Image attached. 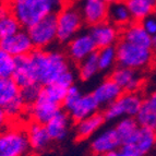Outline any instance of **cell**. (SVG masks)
I'll return each mask as SVG.
<instances>
[{"label": "cell", "mask_w": 156, "mask_h": 156, "mask_svg": "<svg viewBox=\"0 0 156 156\" xmlns=\"http://www.w3.org/2000/svg\"><path fill=\"white\" fill-rule=\"evenodd\" d=\"M37 83L42 86L58 82L68 71L72 70L67 54L58 49H34L30 54Z\"/></svg>", "instance_id": "6da1fadb"}, {"label": "cell", "mask_w": 156, "mask_h": 156, "mask_svg": "<svg viewBox=\"0 0 156 156\" xmlns=\"http://www.w3.org/2000/svg\"><path fill=\"white\" fill-rule=\"evenodd\" d=\"M66 2V0H11L9 7L22 29L27 30L46 16L57 14Z\"/></svg>", "instance_id": "7a4b0ae2"}, {"label": "cell", "mask_w": 156, "mask_h": 156, "mask_svg": "<svg viewBox=\"0 0 156 156\" xmlns=\"http://www.w3.org/2000/svg\"><path fill=\"white\" fill-rule=\"evenodd\" d=\"M117 65L136 71H143L153 63L154 56L152 48L138 46L120 39L116 45Z\"/></svg>", "instance_id": "3957f363"}, {"label": "cell", "mask_w": 156, "mask_h": 156, "mask_svg": "<svg viewBox=\"0 0 156 156\" xmlns=\"http://www.w3.org/2000/svg\"><path fill=\"white\" fill-rule=\"evenodd\" d=\"M30 150L25 123L12 121L0 131V156H25Z\"/></svg>", "instance_id": "277c9868"}, {"label": "cell", "mask_w": 156, "mask_h": 156, "mask_svg": "<svg viewBox=\"0 0 156 156\" xmlns=\"http://www.w3.org/2000/svg\"><path fill=\"white\" fill-rule=\"evenodd\" d=\"M57 18V42L68 44L74 36L81 33L84 24L83 19L76 2L67 1L59 12Z\"/></svg>", "instance_id": "5b68a950"}, {"label": "cell", "mask_w": 156, "mask_h": 156, "mask_svg": "<svg viewBox=\"0 0 156 156\" xmlns=\"http://www.w3.org/2000/svg\"><path fill=\"white\" fill-rule=\"evenodd\" d=\"M144 99L139 93H125L123 92L114 103L107 106L104 110L105 119L108 121H118L121 118H134L140 112Z\"/></svg>", "instance_id": "8992f818"}, {"label": "cell", "mask_w": 156, "mask_h": 156, "mask_svg": "<svg viewBox=\"0 0 156 156\" xmlns=\"http://www.w3.org/2000/svg\"><path fill=\"white\" fill-rule=\"evenodd\" d=\"M35 49H48L57 42V18L48 16L27 29Z\"/></svg>", "instance_id": "52a82bcc"}, {"label": "cell", "mask_w": 156, "mask_h": 156, "mask_svg": "<svg viewBox=\"0 0 156 156\" xmlns=\"http://www.w3.org/2000/svg\"><path fill=\"white\" fill-rule=\"evenodd\" d=\"M156 145V131L139 128L130 139L122 143L121 150L130 156H145Z\"/></svg>", "instance_id": "ba28073f"}, {"label": "cell", "mask_w": 156, "mask_h": 156, "mask_svg": "<svg viewBox=\"0 0 156 156\" xmlns=\"http://www.w3.org/2000/svg\"><path fill=\"white\" fill-rule=\"evenodd\" d=\"M96 51L97 47L89 32H81L67 44L66 54L72 62L80 63Z\"/></svg>", "instance_id": "9c48e42d"}, {"label": "cell", "mask_w": 156, "mask_h": 156, "mask_svg": "<svg viewBox=\"0 0 156 156\" xmlns=\"http://www.w3.org/2000/svg\"><path fill=\"white\" fill-rule=\"evenodd\" d=\"M76 3L85 25L91 27L108 20L109 5L104 0H78Z\"/></svg>", "instance_id": "30bf717a"}, {"label": "cell", "mask_w": 156, "mask_h": 156, "mask_svg": "<svg viewBox=\"0 0 156 156\" xmlns=\"http://www.w3.org/2000/svg\"><path fill=\"white\" fill-rule=\"evenodd\" d=\"M62 109V105L47 98L41 92L38 98L26 108V115L31 121L46 125L56 114Z\"/></svg>", "instance_id": "8fae6325"}, {"label": "cell", "mask_w": 156, "mask_h": 156, "mask_svg": "<svg viewBox=\"0 0 156 156\" xmlns=\"http://www.w3.org/2000/svg\"><path fill=\"white\" fill-rule=\"evenodd\" d=\"M89 33L95 42L97 50L106 47L116 46L121 39V30L115 24L110 23L108 20L91 26Z\"/></svg>", "instance_id": "7c38bea8"}, {"label": "cell", "mask_w": 156, "mask_h": 156, "mask_svg": "<svg viewBox=\"0 0 156 156\" xmlns=\"http://www.w3.org/2000/svg\"><path fill=\"white\" fill-rule=\"evenodd\" d=\"M121 146L122 141L115 128H107L101 132H97L91 141V150L93 154L109 155L112 152L121 148Z\"/></svg>", "instance_id": "4fadbf2b"}, {"label": "cell", "mask_w": 156, "mask_h": 156, "mask_svg": "<svg viewBox=\"0 0 156 156\" xmlns=\"http://www.w3.org/2000/svg\"><path fill=\"white\" fill-rule=\"evenodd\" d=\"M109 78L114 80L125 93H139L144 82V79L141 76L140 71L120 66L115 68L110 72Z\"/></svg>", "instance_id": "5bb4252c"}, {"label": "cell", "mask_w": 156, "mask_h": 156, "mask_svg": "<svg viewBox=\"0 0 156 156\" xmlns=\"http://www.w3.org/2000/svg\"><path fill=\"white\" fill-rule=\"evenodd\" d=\"M0 46L14 58L27 56L35 49L33 42L29 35V32L25 29L19 30L16 33L5 38V41L0 43Z\"/></svg>", "instance_id": "9a60e30c"}, {"label": "cell", "mask_w": 156, "mask_h": 156, "mask_svg": "<svg viewBox=\"0 0 156 156\" xmlns=\"http://www.w3.org/2000/svg\"><path fill=\"white\" fill-rule=\"evenodd\" d=\"M25 131L30 147L34 152L45 151L52 142L45 125L30 120L29 122L25 123Z\"/></svg>", "instance_id": "2e32d148"}, {"label": "cell", "mask_w": 156, "mask_h": 156, "mask_svg": "<svg viewBox=\"0 0 156 156\" xmlns=\"http://www.w3.org/2000/svg\"><path fill=\"white\" fill-rule=\"evenodd\" d=\"M12 79L20 89L37 83L35 71H34V67L30 55L16 58V69L13 72Z\"/></svg>", "instance_id": "e0dca14e"}, {"label": "cell", "mask_w": 156, "mask_h": 156, "mask_svg": "<svg viewBox=\"0 0 156 156\" xmlns=\"http://www.w3.org/2000/svg\"><path fill=\"white\" fill-rule=\"evenodd\" d=\"M71 121L72 119L69 114L66 110L61 109L45 125L52 142H61L66 140L70 132Z\"/></svg>", "instance_id": "ac0fdd59"}, {"label": "cell", "mask_w": 156, "mask_h": 156, "mask_svg": "<svg viewBox=\"0 0 156 156\" xmlns=\"http://www.w3.org/2000/svg\"><path fill=\"white\" fill-rule=\"evenodd\" d=\"M99 108H101V106L96 101L95 97L93 96V94L89 93L82 94V96L78 99V101L67 112L69 114L72 121L78 122L80 120L85 119V118L90 117L92 115L98 112Z\"/></svg>", "instance_id": "d6986e66"}, {"label": "cell", "mask_w": 156, "mask_h": 156, "mask_svg": "<svg viewBox=\"0 0 156 156\" xmlns=\"http://www.w3.org/2000/svg\"><path fill=\"white\" fill-rule=\"evenodd\" d=\"M122 93V90L120 89L119 85L110 78L101 81L92 92L99 106L105 107V108L109 106L112 103H114Z\"/></svg>", "instance_id": "ffe728a7"}, {"label": "cell", "mask_w": 156, "mask_h": 156, "mask_svg": "<svg viewBox=\"0 0 156 156\" xmlns=\"http://www.w3.org/2000/svg\"><path fill=\"white\" fill-rule=\"evenodd\" d=\"M121 39L138 46L151 48L152 36L144 30L141 22L132 21L121 29Z\"/></svg>", "instance_id": "44dd1931"}, {"label": "cell", "mask_w": 156, "mask_h": 156, "mask_svg": "<svg viewBox=\"0 0 156 156\" xmlns=\"http://www.w3.org/2000/svg\"><path fill=\"white\" fill-rule=\"evenodd\" d=\"M105 116L103 112H96L90 117L82 119L78 122H76V138L80 140H86L92 138L98 132V130L104 126Z\"/></svg>", "instance_id": "7402d4cb"}, {"label": "cell", "mask_w": 156, "mask_h": 156, "mask_svg": "<svg viewBox=\"0 0 156 156\" xmlns=\"http://www.w3.org/2000/svg\"><path fill=\"white\" fill-rule=\"evenodd\" d=\"M108 21L110 23L115 24L120 30L123 29L125 26H127L128 24H130L133 21L130 10H129L127 3H126V0L109 5V8H108Z\"/></svg>", "instance_id": "603a6c76"}, {"label": "cell", "mask_w": 156, "mask_h": 156, "mask_svg": "<svg viewBox=\"0 0 156 156\" xmlns=\"http://www.w3.org/2000/svg\"><path fill=\"white\" fill-rule=\"evenodd\" d=\"M126 3L135 22H142L145 18L154 14L156 8V0H126Z\"/></svg>", "instance_id": "cb8c5ba5"}, {"label": "cell", "mask_w": 156, "mask_h": 156, "mask_svg": "<svg viewBox=\"0 0 156 156\" xmlns=\"http://www.w3.org/2000/svg\"><path fill=\"white\" fill-rule=\"evenodd\" d=\"M21 96V89L12 78H0V107L5 109L10 103Z\"/></svg>", "instance_id": "d4e9b609"}, {"label": "cell", "mask_w": 156, "mask_h": 156, "mask_svg": "<svg viewBox=\"0 0 156 156\" xmlns=\"http://www.w3.org/2000/svg\"><path fill=\"white\" fill-rule=\"evenodd\" d=\"M78 65V76L82 81L92 80L101 71L96 52L85 58L83 61H81Z\"/></svg>", "instance_id": "484cf974"}, {"label": "cell", "mask_w": 156, "mask_h": 156, "mask_svg": "<svg viewBox=\"0 0 156 156\" xmlns=\"http://www.w3.org/2000/svg\"><path fill=\"white\" fill-rule=\"evenodd\" d=\"M21 29V24L19 23V21L11 13V11L0 16V43Z\"/></svg>", "instance_id": "4316f807"}, {"label": "cell", "mask_w": 156, "mask_h": 156, "mask_svg": "<svg viewBox=\"0 0 156 156\" xmlns=\"http://www.w3.org/2000/svg\"><path fill=\"white\" fill-rule=\"evenodd\" d=\"M97 59H98L99 70L109 71L114 70V67L117 65V50L116 46L101 48L96 51Z\"/></svg>", "instance_id": "83f0119b"}, {"label": "cell", "mask_w": 156, "mask_h": 156, "mask_svg": "<svg viewBox=\"0 0 156 156\" xmlns=\"http://www.w3.org/2000/svg\"><path fill=\"white\" fill-rule=\"evenodd\" d=\"M114 128L116 129L118 135L120 136V139H121V141H122L123 143V142L129 140L140 127H139L135 118L125 117L118 120Z\"/></svg>", "instance_id": "f1b7e54d"}, {"label": "cell", "mask_w": 156, "mask_h": 156, "mask_svg": "<svg viewBox=\"0 0 156 156\" xmlns=\"http://www.w3.org/2000/svg\"><path fill=\"white\" fill-rule=\"evenodd\" d=\"M134 118L138 122L139 127L156 131V114L150 108V106L145 101L143 103L140 112Z\"/></svg>", "instance_id": "f546056e"}, {"label": "cell", "mask_w": 156, "mask_h": 156, "mask_svg": "<svg viewBox=\"0 0 156 156\" xmlns=\"http://www.w3.org/2000/svg\"><path fill=\"white\" fill-rule=\"evenodd\" d=\"M16 69V58L0 46V78H12Z\"/></svg>", "instance_id": "4dcf8cb0"}, {"label": "cell", "mask_w": 156, "mask_h": 156, "mask_svg": "<svg viewBox=\"0 0 156 156\" xmlns=\"http://www.w3.org/2000/svg\"><path fill=\"white\" fill-rule=\"evenodd\" d=\"M67 91L68 89L63 87L62 85H60L58 83H51L48 84V85L43 86L42 94L45 95L47 98H49L50 101H55L57 104L62 105V101L65 99Z\"/></svg>", "instance_id": "1f68e13d"}, {"label": "cell", "mask_w": 156, "mask_h": 156, "mask_svg": "<svg viewBox=\"0 0 156 156\" xmlns=\"http://www.w3.org/2000/svg\"><path fill=\"white\" fill-rule=\"evenodd\" d=\"M42 89L43 86L38 83L32 84V85L21 89V95L27 106L33 104L34 101L38 98V96L41 95V92H42Z\"/></svg>", "instance_id": "d6a6232c"}, {"label": "cell", "mask_w": 156, "mask_h": 156, "mask_svg": "<svg viewBox=\"0 0 156 156\" xmlns=\"http://www.w3.org/2000/svg\"><path fill=\"white\" fill-rule=\"evenodd\" d=\"M82 94L83 93L80 91V89L76 85H72L71 87H69L67 93H66L65 99L62 101V109L68 112L78 101V99L82 96Z\"/></svg>", "instance_id": "836d02e7"}, {"label": "cell", "mask_w": 156, "mask_h": 156, "mask_svg": "<svg viewBox=\"0 0 156 156\" xmlns=\"http://www.w3.org/2000/svg\"><path fill=\"white\" fill-rule=\"evenodd\" d=\"M141 23L143 25L144 30H145L151 36L156 35V16H154V14L145 18Z\"/></svg>", "instance_id": "e575fe53"}, {"label": "cell", "mask_w": 156, "mask_h": 156, "mask_svg": "<svg viewBox=\"0 0 156 156\" xmlns=\"http://www.w3.org/2000/svg\"><path fill=\"white\" fill-rule=\"evenodd\" d=\"M12 122L11 119L9 118V116L7 115L5 110L3 109L2 107H0V131L5 129V127H8L10 123Z\"/></svg>", "instance_id": "d590c367"}, {"label": "cell", "mask_w": 156, "mask_h": 156, "mask_svg": "<svg viewBox=\"0 0 156 156\" xmlns=\"http://www.w3.org/2000/svg\"><path fill=\"white\" fill-rule=\"evenodd\" d=\"M144 101H145L146 104L150 106V108L156 114V91L152 92Z\"/></svg>", "instance_id": "8d00e7d4"}, {"label": "cell", "mask_w": 156, "mask_h": 156, "mask_svg": "<svg viewBox=\"0 0 156 156\" xmlns=\"http://www.w3.org/2000/svg\"><path fill=\"white\" fill-rule=\"evenodd\" d=\"M108 156H130V155H129V154H127L126 152H123L121 148H119L118 151L112 152V153H110Z\"/></svg>", "instance_id": "74e56055"}, {"label": "cell", "mask_w": 156, "mask_h": 156, "mask_svg": "<svg viewBox=\"0 0 156 156\" xmlns=\"http://www.w3.org/2000/svg\"><path fill=\"white\" fill-rule=\"evenodd\" d=\"M151 48L153 50L154 54H156V35L152 36V45H151Z\"/></svg>", "instance_id": "f35d334b"}, {"label": "cell", "mask_w": 156, "mask_h": 156, "mask_svg": "<svg viewBox=\"0 0 156 156\" xmlns=\"http://www.w3.org/2000/svg\"><path fill=\"white\" fill-rule=\"evenodd\" d=\"M106 1L108 5H112V3H115V2H119V1H125V0H104Z\"/></svg>", "instance_id": "ab89813d"}, {"label": "cell", "mask_w": 156, "mask_h": 156, "mask_svg": "<svg viewBox=\"0 0 156 156\" xmlns=\"http://www.w3.org/2000/svg\"><path fill=\"white\" fill-rule=\"evenodd\" d=\"M93 156H108V155H103V154H94Z\"/></svg>", "instance_id": "60d3db41"}, {"label": "cell", "mask_w": 156, "mask_h": 156, "mask_svg": "<svg viewBox=\"0 0 156 156\" xmlns=\"http://www.w3.org/2000/svg\"><path fill=\"white\" fill-rule=\"evenodd\" d=\"M66 1H71V2H76L78 0H66Z\"/></svg>", "instance_id": "b9f144b4"}, {"label": "cell", "mask_w": 156, "mask_h": 156, "mask_svg": "<svg viewBox=\"0 0 156 156\" xmlns=\"http://www.w3.org/2000/svg\"><path fill=\"white\" fill-rule=\"evenodd\" d=\"M3 1H5V2H8V3H9V2L11 1V0H3Z\"/></svg>", "instance_id": "7bdbcfd3"}, {"label": "cell", "mask_w": 156, "mask_h": 156, "mask_svg": "<svg viewBox=\"0 0 156 156\" xmlns=\"http://www.w3.org/2000/svg\"><path fill=\"white\" fill-rule=\"evenodd\" d=\"M154 16H156V8H155V11H154Z\"/></svg>", "instance_id": "ee69618b"}]
</instances>
